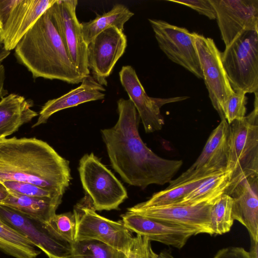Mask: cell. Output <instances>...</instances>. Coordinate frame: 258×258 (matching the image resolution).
<instances>
[{
    "mask_svg": "<svg viewBox=\"0 0 258 258\" xmlns=\"http://www.w3.org/2000/svg\"><path fill=\"white\" fill-rule=\"evenodd\" d=\"M215 173L197 178L171 187H167L164 190L154 193L148 200L136 205L139 207L146 208L167 206L178 203L202 182Z\"/></svg>",
    "mask_w": 258,
    "mask_h": 258,
    "instance_id": "obj_26",
    "label": "cell"
},
{
    "mask_svg": "<svg viewBox=\"0 0 258 258\" xmlns=\"http://www.w3.org/2000/svg\"><path fill=\"white\" fill-rule=\"evenodd\" d=\"M0 219L26 237L48 258H71V244L54 234L45 223L1 204Z\"/></svg>",
    "mask_w": 258,
    "mask_h": 258,
    "instance_id": "obj_10",
    "label": "cell"
},
{
    "mask_svg": "<svg viewBox=\"0 0 258 258\" xmlns=\"http://www.w3.org/2000/svg\"><path fill=\"white\" fill-rule=\"evenodd\" d=\"M213 204H173L146 208L135 205L128 208L127 212L191 229L196 231L198 234L213 235L210 227V213Z\"/></svg>",
    "mask_w": 258,
    "mask_h": 258,
    "instance_id": "obj_16",
    "label": "cell"
},
{
    "mask_svg": "<svg viewBox=\"0 0 258 258\" xmlns=\"http://www.w3.org/2000/svg\"><path fill=\"white\" fill-rule=\"evenodd\" d=\"M160 49L172 62L203 79L194 33L161 20L149 19Z\"/></svg>",
    "mask_w": 258,
    "mask_h": 258,
    "instance_id": "obj_9",
    "label": "cell"
},
{
    "mask_svg": "<svg viewBox=\"0 0 258 258\" xmlns=\"http://www.w3.org/2000/svg\"><path fill=\"white\" fill-rule=\"evenodd\" d=\"M117 104L116 123L101 131L112 167L125 182L142 189L151 184L169 183L183 161L154 153L140 136V118L132 102L120 98Z\"/></svg>",
    "mask_w": 258,
    "mask_h": 258,
    "instance_id": "obj_1",
    "label": "cell"
},
{
    "mask_svg": "<svg viewBox=\"0 0 258 258\" xmlns=\"http://www.w3.org/2000/svg\"><path fill=\"white\" fill-rule=\"evenodd\" d=\"M193 33L195 45L209 98L221 120L225 119L224 106L234 91L223 67L221 52L212 38Z\"/></svg>",
    "mask_w": 258,
    "mask_h": 258,
    "instance_id": "obj_8",
    "label": "cell"
},
{
    "mask_svg": "<svg viewBox=\"0 0 258 258\" xmlns=\"http://www.w3.org/2000/svg\"><path fill=\"white\" fill-rule=\"evenodd\" d=\"M18 0L0 1V26L1 30Z\"/></svg>",
    "mask_w": 258,
    "mask_h": 258,
    "instance_id": "obj_35",
    "label": "cell"
},
{
    "mask_svg": "<svg viewBox=\"0 0 258 258\" xmlns=\"http://www.w3.org/2000/svg\"><path fill=\"white\" fill-rule=\"evenodd\" d=\"M0 250L15 258H36L41 253L26 237L1 219Z\"/></svg>",
    "mask_w": 258,
    "mask_h": 258,
    "instance_id": "obj_25",
    "label": "cell"
},
{
    "mask_svg": "<svg viewBox=\"0 0 258 258\" xmlns=\"http://www.w3.org/2000/svg\"><path fill=\"white\" fill-rule=\"evenodd\" d=\"M105 89L90 75L85 77L81 85L66 94L49 100L42 107L37 121L32 125L36 127L45 123L54 113L81 104L104 99Z\"/></svg>",
    "mask_w": 258,
    "mask_h": 258,
    "instance_id": "obj_20",
    "label": "cell"
},
{
    "mask_svg": "<svg viewBox=\"0 0 258 258\" xmlns=\"http://www.w3.org/2000/svg\"><path fill=\"white\" fill-rule=\"evenodd\" d=\"M126 258H131L130 255V253L126 255Z\"/></svg>",
    "mask_w": 258,
    "mask_h": 258,
    "instance_id": "obj_41",
    "label": "cell"
},
{
    "mask_svg": "<svg viewBox=\"0 0 258 258\" xmlns=\"http://www.w3.org/2000/svg\"><path fill=\"white\" fill-rule=\"evenodd\" d=\"M229 124L222 119L212 132L195 162L167 187H171L197 178L225 170L228 162Z\"/></svg>",
    "mask_w": 258,
    "mask_h": 258,
    "instance_id": "obj_13",
    "label": "cell"
},
{
    "mask_svg": "<svg viewBox=\"0 0 258 258\" xmlns=\"http://www.w3.org/2000/svg\"><path fill=\"white\" fill-rule=\"evenodd\" d=\"M127 38L123 32L111 27L97 35L87 45V64L93 78L107 86L106 79L123 54Z\"/></svg>",
    "mask_w": 258,
    "mask_h": 258,
    "instance_id": "obj_15",
    "label": "cell"
},
{
    "mask_svg": "<svg viewBox=\"0 0 258 258\" xmlns=\"http://www.w3.org/2000/svg\"><path fill=\"white\" fill-rule=\"evenodd\" d=\"M33 101L11 93L0 100V139L18 131L23 124L32 120L38 113L31 109Z\"/></svg>",
    "mask_w": 258,
    "mask_h": 258,
    "instance_id": "obj_21",
    "label": "cell"
},
{
    "mask_svg": "<svg viewBox=\"0 0 258 258\" xmlns=\"http://www.w3.org/2000/svg\"><path fill=\"white\" fill-rule=\"evenodd\" d=\"M213 258H251L248 251L241 247H230L220 250Z\"/></svg>",
    "mask_w": 258,
    "mask_h": 258,
    "instance_id": "obj_34",
    "label": "cell"
},
{
    "mask_svg": "<svg viewBox=\"0 0 258 258\" xmlns=\"http://www.w3.org/2000/svg\"><path fill=\"white\" fill-rule=\"evenodd\" d=\"M9 194V191L3 183L0 182V204L8 198Z\"/></svg>",
    "mask_w": 258,
    "mask_h": 258,
    "instance_id": "obj_38",
    "label": "cell"
},
{
    "mask_svg": "<svg viewBox=\"0 0 258 258\" xmlns=\"http://www.w3.org/2000/svg\"><path fill=\"white\" fill-rule=\"evenodd\" d=\"M251 247L248 252L251 258H258V241L251 239Z\"/></svg>",
    "mask_w": 258,
    "mask_h": 258,
    "instance_id": "obj_37",
    "label": "cell"
},
{
    "mask_svg": "<svg viewBox=\"0 0 258 258\" xmlns=\"http://www.w3.org/2000/svg\"><path fill=\"white\" fill-rule=\"evenodd\" d=\"M209 1L225 47L244 31H258V0Z\"/></svg>",
    "mask_w": 258,
    "mask_h": 258,
    "instance_id": "obj_14",
    "label": "cell"
},
{
    "mask_svg": "<svg viewBox=\"0 0 258 258\" xmlns=\"http://www.w3.org/2000/svg\"><path fill=\"white\" fill-rule=\"evenodd\" d=\"M189 7L210 20L216 19L215 11L209 0H168Z\"/></svg>",
    "mask_w": 258,
    "mask_h": 258,
    "instance_id": "obj_32",
    "label": "cell"
},
{
    "mask_svg": "<svg viewBox=\"0 0 258 258\" xmlns=\"http://www.w3.org/2000/svg\"><path fill=\"white\" fill-rule=\"evenodd\" d=\"M230 196L232 218L247 229L250 239L258 241V176L242 180Z\"/></svg>",
    "mask_w": 258,
    "mask_h": 258,
    "instance_id": "obj_19",
    "label": "cell"
},
{
    "mask_svg": "<svg viewBox=\"0 0 258 258\" xmlns=\"http://www.w3.org/2000/svg\"><path fill=\"white\" fill-rule=\"evenodd\" d=\"M78 3L77 0H56L48 9L72 62L85 77L90 71L87 64V44L76 15Z\"/></svg>",
    "mask_w": 258,
    "mask_h": 258,
    "instance_id": "obj_11",
    "label": "cell"
},
{
    "mask_svg": "<svg viewBox=\"0 0 258 258\" xmlns=\"http://www.w3.org/2000/svg\"><path fill=\"white\" fill-rule=\"evenodd\" d=\"M247 97L242 91H234L226 101L223 111L224 119L230 124L236 120L243 118L246 115Z\"/></svg>",
    "mask_w": 258,
    "mask_h": 258,
    "instance_id": "obj_30",
    "label": "cell"
},
{
    "mask_svg": "<svg viewBox=\"0 0 258 258\" xmlns=\"http://www.w3.org/2000/svg\"><path fill=\"white\" fill-rule=\"evenodd\" d=\"M121 217V221L130 231L150 241H156L178 249L181 248L191 236L198 234L196 231L191 229L128 212Z\"/></svg>",
    "mask_w": 258,
    "mask_h": 258,
    "instance_id": "obj_17",
    "label": "cell"
},
{
    "mask_svg": "<svg viewBox=\"0 0 258 258\" xmlns=\"http://www.w3.org/2000/svg\"><path fill=\"white\" fill-rule=\"evenodd\" d=\"M1 31H2V30H1V26H0V33L1 32Z\"/></svg>",
    "mask_w": 258,
    "mask_h": 258,
    "instance_id": "obj_42",
    "label": "cell"
},
{
    "mask_svg": "<svg viewBox=\"0 0 258 258\" xmlns=\"http://www.w3.org/2000/svg\"><path fill=\"white\" fill-rule=\"evenodd\" d=\"M120 83L135 106L147 133L161 130L164 119L160 112L165 104L184 100L188 96L166 98L149 97L146 93L134 69L123 66L119 72Z\"/></svg>",
    "mask_w": 258,
    "mask_h": 258,
    "instance_id": "obj_12",
    "label": "cell"
},
{
    "mask_svg": "<svg viewBox=\"0 0 258 258\" xmlns=\"http://www.w3.org/2000/svg\"><path fill=\"white\" fill-rule=\"evenodd\" d=\"M134 15L126 6L117 4L108 12L89 22L81 23L85 41L88 45L97 35L114 27L123 32L125 23Z\"/></svg>",
    "mask_w": 258,
    "mask_h": 258,
    "instance_id": "obj_24",
    "label": "cell"
},
{
    "mask_svg": "<svg viewBox=\"0 0 258 258\" xmlns=\"http://www.w3.org/2000/svg\"><path fill=\"white\" fill-rule=\"evenodd\" d=\"M231 177V172L230 170L218 171L205 179L180 202L175 204H214L225 194L229 185Z\"/></svg>",
    "mask_w": 258,
    "mask_h": 258,
    "instance_id": "obj_23",
    "label": "cell"
},
{
    "mask_svg": "<svg viewBox=\"0 0 258 258\" xmlns=\"http://www.w3.org/2000/svg\"><path fill=\"white\" fill-rule=\"evenodd\" d=\"M9 192L8 198L0 204L12 208L45 223L56 214L63 197H33Z\"/></svg>",
    "mask_w": 258,
    "mask_h": 258,
    "instance_id": "obj_22",
    "label": "cell"
},
{
    "mask_svg": "<svg viewBox=\"0 0 258 258\" xmlns=\"http://www.w3.org/2000/svg\"><path fill=\"white\" fill-rule=\"evenodd\" d=\"M72 179L69 162L35 138L0 139V182L30 183L63 195Z\"/></svg>",
    "mask_w": 258,
    "mask_h": 258,
    "instance_id": "obj_2",
    "label": "cell"
},
{
    "mask_svg": "<svg viewBox=\"0 0 258 258\" xmlns=\"http://www.w3.org/2000/svg\"><path fill=\"white\" fill-rule=\"evenodd\" d=\"M71 258H126L127 254L99 241L76 240L71 244Z\"/></svg>",
    "mask_w": 258,
    "mask_h": 258,
    "instance_id": "obj_27",
    "label": "cell"
},
{
    "mask_svg": "<svg viewBox=\"0 0 258 258\" xmlns=\"http://www.w3.org/2000/svg\"><path fill=\"white\" fill-rule=\"evenodd\" d=\"M154 258H173V257L166 252H161L159 254L155 253Z\"/></svg>",
    "mask_w": 258,
    "mask_h": 258,
    "instance_id": "obj_40",
    "label": "cell"
},
{
    "mask_svg": "<svg viewBox=\"0 0 258 258\" xmlns=\"http://www.w3.org/2000/svg\"><path fill=\"white\" fill-rule=\"evenodd\" d=\"M6 79V70L3 64L0 63V98L5 96L8 91L5 89L4 85Z\"/></svg>",
    "mask_w": 258,
    "mask_h": 258,
    "instance_id": "obj_36",
    "label": "cell"
},
{
    "mask_svg": "<svg viewBox=\"0 0 258 258\" xmlns=\"http://www.w3.org/2000/svg\"><path fill=\"white\" fill-rule=\"evenodd\" d=\"M233 200L227 194L222 195L212 205L210 213V227L213 234L228 232L233 224L232 217Z\"/></svg>",
    "mask_w": 258,
    "mask_h": 258,
    "instance_id": "obj_28",
    "label": "cell"
},
{
    "mask_svg": "<svg viewBox=\"0 0 258 258\" xmlns=\"http://www.w3.org/2000/svg\"><path fill=\"white\" fill-rule=\"evenodd\" d=\"M76 221V240L93 239L101 241L127 255L135 237L121 221H115L97 214L85 195L74 208Z\"/></svg>",
    "mask_w": 258,
    "mask_h": 258,
    "instance_id": "obj_7",
    "label": "cell"
},
{
    "mask_svg": "<svg viewBox=\"0 0 258 258\" xmlns=\"http://www.w3.org/2000/svg\"><path fill=\"white\" fill-rule=\"evenodd\" d=\"M10 54V51L7 50L0 42V63L6 59Z\"/></svg>",
    "mask_w": 258,
    "mask_h": 258,
    "instance_id": "obj_39",
    "label": "cell"
},
{
    "mask_svg": "<svg viewBox=\"0 0 258 258\" xmlns=\"http://www.w3.org/2000/svg\"><path fill=\"white\" fill-rule=\"evenodd\" d=\"M48 9L17 44L15 56L34 78L81 83L85 77L72 62Z\"/></svg>",
    "mask_w": 258,
    "mask_h": 258,
    "instance_id": "obj_3",
    "label": "cell"
},
{
    "mask_svg": "<svg viewBox=\"0 0 258 258\" xmlns=\"http://www.w3.org/2000/svg\"><path fill=\"white\" fill-rule=\"evenodd\" d=\"M151 241L137 235L130 252L131 258H154L155 252L152 249Z\"/></svg>",
    "mask_w": 258,
    "mask_h": 258,
    "instance_id": "obj_33",
    "label": "cell"
},
{
    "mask_svg": "<svg viewBox=\"0 0 258 258\" xmlns=\"http://www.w3.org/2000/svg\"><path fill=\"white\" fill-rule=\"evenodd\" d=\"M254 93V108L243 118L229 124L228 162L231 172L225 194L230 196L245 178L258 176V95Z\"/></svg>",
    "mask_w": 258,
    "mask_h": 258,
    "instance_id": "obj_4",
    "label": "cell"
},
{
    "mask_svg": "<svg viewBox=\"0 0 258 258\" xmlns=\"http://www.w3.org/2000/svg\"><path fill=\"white\" fill-rule=\"evenodd\" d=\"M2 183L9 191L24 196L51 198L63 196L30 183L12 180L5 181Z\"/></svg>",
    "mask_w": 258,
    "mask_h": 258,
    "instance_id": "obj_31",
    "label": "cell"
},
{
    "mask_svg": "<svg viewBox=\"0 0 258 258\" xmlns=\"http://www.w3.org/2000/svg\"><path fill=\"white\" fill-rule=\"evenodd\" d=\"M78 171L86 195L96 211L118 210L128 198L123 184L93 153L81 158Z\"/></svg>",
    "mask_w": 258,
    "mask_h": 258,
    "instance_id": "obj_6",
    "label": "cell"
},
{
    "mask_svg": "<svg viewBox=\"0 0 258 258\" xmlns=\"http://www.w3.org/2000/svg\"><path fill=\"white\" fill-rule=\"evenodd\" d=\"M56 0H18L0 33V42L10 51Z\"/></svg>",
    "mask_w": 258,
    "mask_h": 258,
    "instance_id": "obj_18",
    "label": "cell"
},
{
    "mask_svg": "<svg viewBox=\"0 0 258 258\" xmlns=\"http://www.w3.org/2000/svg\"><path fill=\"white\" fill-rule=\"evenodd\" d=\"M223 67L234 91L258 90V31L242 32L221 52Z\"/></svg>",
    "mask_w": 258,
    "mask_h": 258,
    "instance_id": "obj_5",
    "label": "cell"
},
{
    "mask_svg": "<svg viewBox=\"0 0 258 258\" xmlns=\"http://www.w3.org/2000/svg\"><path fill=\"white\" fill-rule=\"evenodd\" d=\"M45 225L57 236L71 244L76 241V221L73 213L56 214Z\"/></svg>",
    "mask_w": 258,
    "mask_h": 258,
    "instance_id": "obj_29",
    "label": "cell"
}]
</instances>
